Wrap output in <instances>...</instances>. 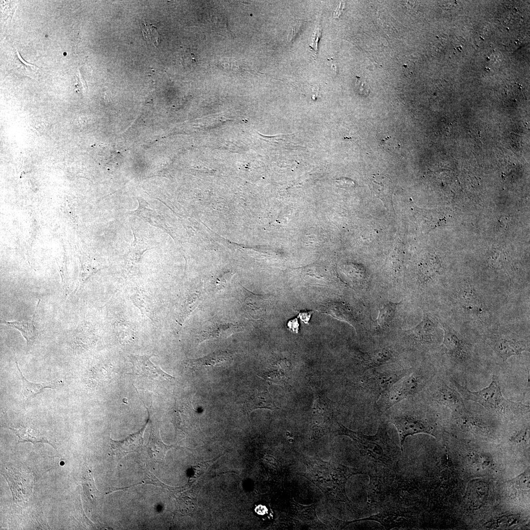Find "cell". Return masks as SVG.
Wrapping results in <instances>:
<instances>
[{"instance_id":"83f0119b","label":"cell","mask_w":530,"mask_h":530,"mask_svg":"<svg viewBox=\"0 0 530 530\" xmlns=\"http://www.w3.org/2000/svg\"><path fill=\"white\" fill-rule=\"evenodd\" d=\"M302 26L301 24L298 23L293 26L291 32L290 33V36H289L290 41H292L298 35V33L301 31Z\"/></svg>"},{"instance_id":"d4e9b609","label":"cell","mask_w":530,"mask_h":530,"mask_svg":"<svg viewBox=\"0 0 530 530\" xmlns=\"http://www.w3.org/2000/svg\"><path fill=\"white\" fill-rule=\"evenodd\" d=\"M141 31L147 44L155 47L160 42V35L156 26L151 24H143L141 26Z\"/></svg>"},{"instance_id":"603a6c76","label":"cell","mask_w":530,"mask_h":530,"mask_svg":"<svg viewBox=\"0 0 530 530\" xmlns=\"http://www.w3.org/2000/svg\"><path fill=\"white\" fill-rule=\"evenodd\" d=\"M201 296L200 291L192 292L187 295L180 307L179 315L180 322L184 321L199 305L201 300Z\"/></svg>"},{"instance_id":"484cf974","label":"cell","mask_w":530,"mask_h":530,"mask_svg":"<svg viewBox=\"0 0 530 530\" xmlns=\"http://www.w3.org/2000/svg\"><path fill=\"white\" fill-rule=\"evenodd\" d=\"M355 87L357 91L362 95H366L369 93L370 87L368 84L359 77L356 80Z\"/></svg>"},{"instance_id":"6da1fadb","label":"cell","mask_w":530,"mask_h":530,"mask_svg":"<svg viewBox=\"0 0 530 530\" xmlns=\"http://www.w3.org/2000/svg\"><path fill=\"white\" fill-rule=\"evenodd\" d=\"M337 434L349 437L356 444L361 452L377 462L390 463L393 459L394 444L390 439L386 424L381 422L374 435H366L360 432L349 429L337 423Z\"/></svg>"},{"instance_id":"30bf717a","label":"cell","mask_w":530,"mask_h":530,"mask_svg":"<svg viewBox=\"0 0 530 530\" xmlns=\"http://www.w3.org/2000/svg\"><path fill=\"white\" fill-rule=\"evenodd\" d=\"M493 346L496 353L505 362L510 356L519 355L523 351L528 349L527 345L524 341L509 337H502L496 339L493 343Z\"/></svg>"},{"instance_id":"ac0fdd59","label":"cell","mask_w":530,"mask_h":530,"mask_svg":"<svg viewBox=\"0 0 530 530\" xmlns=\"http://www.w3.org/2000/svg\"><path fill=\"white\" fill-rule=\"evenodd\" d=\"M435 325L426 314H424L421 322L408 331L415 339L421 343H430L433 340Z\"/></svg>"},{"instance_id":"44dd1931","label":"cell","mask_w":530,"mask_h":530,"mask_svg":"<svg viewBox=\"0 0 530 530\" xmlns=\"http://www.w3.org/2000/svg\"><path fill=\"white\" fill-rule=\"evenodd\" d=\"M326 310L327 313L333 317L355 326V320L351 310L346 305L340 302H330L327 304Z\"/></svg>"},{"instance_id":"4fadbf2b","label":"cell","mask_w":530,"mask_h":530,"mask_svg":"<svg viewBox=\"0 0 530 530\" xmlns=\"http://www.w3.org/2000/svg\"><path fill=\"white\" fill-rule=\"evenodd\" d=\"M243 408L249 412L257 409H278L268 392L259 390H255L249 395L243 403Z\"/></svg>"},{"instance_id":"f546056e","label":"cell","mask_w":530,"mask_h":530,"mask_svg":"<svg viewBox=\"0 0 530 530\" xmlns=\"http://www.w3.org/2000/svg\"><path fill=\"white\" fill-rule=\"evenodd\" d=\"M298 325L297 318L292 319L288 323V326L289 328L296 333H298Z\"/></svg>"},{"instance_id":"3957f363","label":"cell","mask_w":530,"mask_h":530,"mask_svg":"<svg viewBox=\"0 0 530 530\" xmlns=\"http://www.w3.org/2000/svg\"><path fill=\"white\" fill-rule=\"evenodd\" d=\"M420 370L413 371L403 377L378 398L380 410H388L395 404L406 398H412L425 386V378Z\"/></svg>"},{"instance_id":"4316f807","label":"cell","mask_w":530,"mask_h":530,"mask_svg":"<svg viewBox=\"0 0 530 530\" xmlns=\"http://www.w3.org/2000/svg\"><path fill=\"white\" fill-rule=\"evenodd\" d=\"M321 36V29L320 26L318 25L315 31L312 43L310 45V47L313 50L316 54H317L318 52V43Z\"/></svg>"},{"instance_id":"cb8c5ba5","label":"cell","mask_w":530,"mask_h":530,"mask_svg":"<svg viewBox=\"0 0 530 530\" xmlns=\"http://www.w3.org/2000/svg\"><path fill=\"white\" fill-rule=\"evenodd\" d=\"M399 304L400 302H389L379 308V314L376 321L381 329L390 325L395 317L397 307Z\"/></svg>"},{"instance_id":"ffe728a7","label":"cell","mask_w":530,"mask_h":530,"mask_svg":"<svg viewBox=\"0 0 530 530\" xmlns=\"http://www.w3.org/2000/svg\"><path fill=\"white\" fill-rule=\"evenodd\" d=\"M441 265L437 257L433 254L425 256L419 265V278L423 282L428 281L439 271Z\"/></svg>"},{"instance_id":"9a60e30c","label":"cell","mask_w":530,"mask_h":530,"mask_svg":"<svg viewBox=\"0 0 530 530\" xmlns=\"http://www.w3.org/2000/svg\"><path fill=\"white\" fill-rule=\"evenodd\" d=\"M16 367L19 371V376L22 382V394L27 398H33L46 388L51 389H56L61 384V381L56 379L50 381L43 383H34L28 381L22 374V372L19 368L17 362H16Z\"/></svg>"},{"instance_id":"f1b7e54d","label":"cell","mask_w":530,"mask_h":530,"mask_svg":"<svg viewBox=\"0 0 530 530\" xmlns=\"http://www.w3.org/2000/svg\"><path fill=\"white\" fill-rule=\"evenodd\" d=\"M312 312H302L299 313L298 317L305 323H308Z\"/></svg>"},{"instance_id":"7402d4cb","label":"cell","mask_w":530,"mask_h":530,"mask_svg":"<svg viewBox=\"0 0 530 530\" xmlns=\"http://www.w3.org/2000/svg\"><path fill=\"white\" fill-rule=\"evenodd\" d=\"M459 297L460 302L465 309L473 312L482 311L480 300L471 287L461 290Z\"/></svg>"},{"instance_id":"7c38bea8","label":"cell","mask_w":530,"mask_h":530,"mask_svg":"<svg viewBox=\"0 0 530 530\" xmlns=\"http://www.w3.org/2000/svg\"><path fill=\"white\" fill-rule=\"evenodd\" d=\"M393 358V353L389 349L381 348L362 354L359 364L365 371L385 365L392 362Z\"/></svg>"},{"instance_id":"d6986e66","label":"cell","mask_w":530,"mask_h":530,"mask_svg":"<svg viewBox=\"0 0 530 530\" xmlns=\"http://www.w3.org/2000/svg\"><path fill=\"white\" fill-rule=\"evenodd\" d=\"M35 309L33 318L31 319L23 321H8L1 320V323L20 331L26 341L27 346L33 344L37 337V331L34 324Z\"/></svg>"},{"instance_id":"7a4b0ae2","label":"cell","mask_w":530,"mask_h":530,"mask_svg":"<svg viewBox=\"0 0 530 530\" xmlns=\"http://www.w3.org/2000/svg\"><path fill=\"white\" fill-rule=\"evenodd\" d=\"M452 383L466 400L477 402L487 410L501 415L518 414L529 412V406L506 399L503 396L499 380L493 376L489 385L478 391H470L452 380Z\"/></svg>"},{"instance_id":"9c48e42d","label":"cell","mask_w":530,"mask_h":530,"mask_svg":"<svg viewBox=\"0 0 530 530\" xmlns=\"http://www.w3.org/2000/svg\"><path fill=\"white\" fill-rule=\"evenodd\" d=\"M444 337L443 344L447 352L454 360L465 361L469 357V351L466 344L452 330L444 327Z\"/></svg>"},{"instance_id":"5b68a950","label":"cell","mask_w":530,"mask_h":530,"mask_svg":"<svg viewBox=\"0 0 530 530\" xmlns=\"http://www.w3.org/2000/svg\"><path fill=\"white\" fill-rule=\"evenodd\" d=\"M412 369H387L369 372L366 377V384L376 398V400L385 392L389 390L403 377L410 374Z\"/></svg>"},{"instance_id":"e0dca14e","label":"cell","mask_w":530,"mask_h":530,"mask_svg":"<svg viewBox=\"0 0 530 530\" xmlns=\"http://www.w3.org/2000/svg\"><path fill=\"white\" fill-rule=\"evenodd\" d=\"M8 428L18 436V443L29 442L34 445L37 443H44L54 447L48 439L38 430L30 426L19 425L17 426H9Z\"/></svg>"},{"instance_id":"8992f818","label":"cell","mask_w":530,"mask_h":530,"mask_svg":"<svg viewBox=\"0 0 530 530\" xmlns=\"http://www.w3.org/2000/svg\"><path fill=\"white\" fill-rule=\"evenodd\" d=\"M429 397L433 401L444 405L456 413L466 411L460 394L448 386L443 381L435 380L428 388Z\"/></svg>"},{"instance_id":"52a82bcc","label":"cell","mask_w":530,"mask_h":530,"mask_svg":"<svg viewBox=\"0 0 530 530\" xmlns=\"http://www.w3.org/2000/svg\"><path fill=\"white\" fill-rule=\"evenodd\" d=\"M148 356H135L131 359L136 375L158 380H172L174 377L165 372L160 367L154 365Z\"/></svg>"},{"instance_id":"277c9868","label":"cell","mask_w":530,"mask_h":530,"mask_svg":"<svg viewBox=\"0 0 530 530\" xmlns=\"http://www.w3.org/2000/svg\"><path fill=\"white\" fill-rule=\"evenodd\" d=\"M398 410L392 414L390 419L398 433L402 451L403 444L408 436L424 433L436 436L433 426L427 420L417 415L412 408Z\"/></svg>"},{"instance_id":"ba28073f","label":"cell","mask_w":530,"mask_h":530,"mask_svg":"<svg viewBox=\"0 0 530 530\" xmlns=\"http://www.w3.org/2000/svg\"><path fill=\"white\" fill-rule=\"evenodd\" d=\"M242 331L243 327L239 324L225 322H215L202 330L199 342L201 343L210 340L223 339Z\"/></svg>"},{"instance_id":"2e32d148","label":"cell","mask_w":530,"mask_h":530,"mask_svg":"<svg viewBox=\"0 0 530 530\" xmlns=\"http://www.w3.org/2000/svg\"><path fill=\"white\" fill-rule=\"evenodd\" d=\"M232 358V355L226 351L218 350L200 358L190 360L188 366L194 369L208 368L222 364Z\"/></svg>"},{"instance_id":"8fae6325","label":"cell","mask_w":530,"mask_h":530,"mask_svg":"<svg viewBox=\"0 0 530 530\" xmlns=\"http://www.w3.org/2000/svg\"><path fill=\"white\" fill-rule=\"evenodd\" d=\"M243 306L252 318L259 319L266 313L269 306L268 299L262 295L253 293L245 289Z\"/></svg>"},{"instance_id":"5bb4252c","label":"cell","mask_w":530,"mask_h":530,"mask_svg":"<svg viewBox=\"0 0 530 530\" xmlns=\"http://www.w3.org/2000/svg\"><path fill=\"white\" fill-rule=\"evenodd\" d=\"M370 187L374 195L384 203L389 202L394 191L391 181L384 175H373L370 178Z\"/></svg>"},{"instance_id":"4dcf8cb0","label":"cell","mask_w":530,"mask_h":530,"mask_svg":"<svg viewBox=\"0 0 530 530\" xmlns=\"http://www.w3.org/2000/svg\"><path fill=\"white\" fill-rule=\"evenodd\" d=\"M342 9H343V6L341 5V3H340V5L338 7V8H337V9H336V10L334 12V16H333L334 17V18H337L339 16V15L341 14H340L341 13L340 12V11H341V12Z\"/></svg>"}]
</instances>
